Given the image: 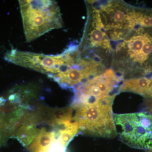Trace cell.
I'll return each mask as SVG.
<instances>
[{"instance_id":"5b68a950","label":"cell","mask_w":152,"mask_h":152,"mask_svg":"<svg viewBox=\"0 0 152 152\" xmlns=\"http://www.w3.org/2000/svg\"><path fill=\"white\" fill-rule=\"evenodd\" d=\"M117 137L132 148H152V114L145 112L113 114Z\"/></svg>"},{"instance_id":"7a4b0ae2","label":"cell","mask_w":152,"mask_h":152,"mask_svg":"<svg viewBox=\"0 0 152 152\" xmlns=\"http://www.w3.org/2000/svg\"><path fill=\"white\" fill-rule=\"evenodd\" d=\"M137 28L112 45V69L124 80L152 72V31Z\"/></svg>"},{"instance_id":"6da1fadb","label":"cell","mask_w":152,"mask_h":152,"mask_svg":"<svg viewBox=\"0 0 152 152\" xmlns=\"http://www.w3.org/2000/svg\"><path fill=\"white\" fill-rule=\"evenodd\" d=\"M40 128L33 113H28L19 127L17 137L28 152H66V148L79 132L72 117L61 110H49L48 128L46 110L43 109L45 126Z\"/></svg>"},{"instance_id":"ba28073f","label":"cell","mask_w":152,"mask_h":152,"mask_svg":"<svg viewBox=\"0 0 152 152\" xmlns=\"http://www.w3.org/2000/svg\"><path fill=\"white\" fill-rule=\"evenodd\" d=\"M150 78H151V85H150L148 93L146 97L145 98L146 99H151V98H152V76L151 77H150Z\"/></svg>"},{"instance_id":"9c48e42d","label":"cell","mask_w":152,"mask_h":152,"mask_svg":"<svg viewBox=\"0 0 152 152\" xmlns=\"http://www.w3.org/2000/svg\"><path fill=\"white\" fill-rule=\"evenodd\" d=\"M149 152H152V148H151L149 149Z\"/></svg>"},{"instance_id":"52a82bcc","label":"cell","mask_w":152,"mask_h":152,"mask_svg":"<svg viewBox=\"0 0 152 152\" xmlns=\"http://www.w3.org/2000/svg\"><path fill=\"white\" fill-rule=\"evenodd\" d=\"M151 82V78L145 76L125 79L120 86L119 93L130 92L139 94L146 98L149 90Z\"/></svg>"},{"instance_id":"3957f363","label":"cell","mask_w":152,"mask_h":152,"mask_svg":"<svg viewBox=\"0 0 152 152\" xmlns=\"http://www.w3.org/2000/svg\"><path fill=\"white\" fill-rule=\"evenodd\" d=\"M115 96L86 102L72 104L75 110L74 119L79 131L98 137L113 138L117 137L113 104Z\"/></svg>"},{"instance_id":"277c9868","label":"cell","mask_w":152,"mask_h":152,"mask_svg":"<svg viewBox=\"0 0 152 152\" xmlns=\"http://www.w3.org/2000/svg\"><path fill=\"white\" fill-rule=\"evenodd\" d=\"M24 33L28 42L63 26L61 10L52 0L19 1Z\"/></svg>"},{"instance_id":"8992f818","label":"cell","mask_w":152,"mask_h":152,"mask_svg":"<svg viewBox=\"0 0 152 152\" xmlns=\"http://www.w3.org/2000/svg\"><path fill=\"white\" fill-rule=\"evenodd\" d=\"M124 79L112 68L83 82L74 89L73 103L91 102L116 96Z\"/></svg>"}]
</instances>
